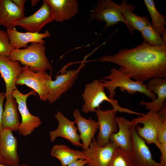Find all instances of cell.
<instances>
[{"instance_id": "cell-19", "label": "cell", "mask_w": 166, "mask_h": 166, "mask_svg": "<svg viewBox=\"0 0 166 166\" xmlns=\"http://www.w3.org/2000/svg\"><path fill=\"white\" fill-rule=\"evenodd\" d=\"M49 5L53 21L61 22L74 17L78 11L76 0H46Z\"/></svg>"}, {"instance_id": "cell-2", "label": "cell", "mask_w": 166, "mask_h": 166, "mask_svg": "<svg viewBox=\"0 0 166 166\" xmlns=\"http://www.w3.org/2000/svg\"><path fill=\"white\" fill-rule=\"evenodd\" d=\"M100 79L102 85L107 89L109 94L108 97L114 98L117 88L119 87L121 91H125L129 94H133L137 92L144 94L150 98L152 101L156 100V96L147 88L146 84L144 82L133 81L128 76L122 73L116 68H112L110 70V74Z\"/></svg>"}, {"instance_id": "cell-31", "label": "cell", "mask_w": 166, "mask_h": 166, "mask_svg": "<svg viewBox=\"0 0 166 166\" xmlns=\"http://www.w3.org/2000/svg\"><path fill=\"white\" fill-rule=\"evenodd\" d=\"M160 148L161 153L160 163L162 166H166V144H160Z\"/></svg>"}, {"instance_id": "cell-32", "label": "cell", "mask_w": 166, "mask_h": 166, "mask_svg": "<svg viewBox=\"0 0 166 166\" xmlns=\"http://www.w3.org/2000/svg\"><path fill=\"white\" fill-rule=\"evenodd\" d=\"M5 93L0 92V134L2 131V117L3 111V103Z\"/></svg>"}, {"instance_id": "cell-23", "label": "cell", "mask_w": 166, "mask_h": 166, "mask_svg": "<svg viewBox=\"0 0 166 166\" xmlns=\"http://www.w3.org/2000/svg\"><path fill=\"white\" fill-rule=\"evenodd\" d=\"M5 98L6 101L2 117V129H8L12 132L17 131L20 124L17 103L12 94Z\"/></svg>"}, {"instance_id": "cell-11", "label": "cell", "mask_w": 166, "mask_h": 166, "mask_svg": "<svg viewBox=\"0 0 166 166\" xmlns=\"http://www.w3.org/2000/svg\"><path fill=\"white\" fill-rule=\"evenodd\" d=\"M95 112L99 129L96 140L99 146L104 147L110 142L109 139L111 135L118 131V126L115 120L117 112L113 109L103 110L98 107Z\"/></svg>"}, {"instance_id": "cell-6", "label": "cell", "mask_w": 166, "mask_h": 166, "mask_svg": "<svg viewBox=\"0 0 166 166\" xmlns=\"http://www.w3.org/2000/svg\"><path fill=\"white\" fill-rule=\"evenodd\" d=\"M120 4L111 0H99L96 6L89 15V21L96 19L99 22H105L103 32L108 28L116 25L118 22L124 23L130 33L134 34V29L125 20L122 14Z\"/></svg>"}, {"instance_id": "cell-15", "label": "cell", "mask_w": 166, "mask_h": 166, "mask_svg": "<svg viewBox=\"0 0 166 166\" xmlns=\"http://www.w3.org/2000/svg\"><path fill=\"white\" fill-rule=\"evenodd\" d=\"M54 116L58 121V125L56 129L49 132L50 141L53 142L57 137H61L69 141L73 145L82 148L74 121L70 120L59 111H57Z\"/></svg>"}, {"instance_id": "cell-16", "label": "cell", "mask_w": 166, "mask_h": 166, "mask_svg": "<svg viewBox=\"0 0 166 166\" xmlns=\"http://www.w3.org/2000/svg\"><path fill=\"white\" fill-rule=\"evenodd\" d=\"M22 71V67L18 61H13L8 57L0 55V73L5 82V97L12 94L17 88L16 81Z\"/></svg>"}, {"instance_id": "cell-22", "label": "cell", "mask_w": 166, "mask_h": 166, "mask_svg": "<svg viewBox=\"0 0 166 166\" xmlns=\"http://www.w3.org/2000/svg\"><path fill=\"white\" fill-rule=\"evenodd\" d=\"M25 17L24 13L10 0H0V25L14 28L15 23Z\"/></svg>"}, {"instance_id": "cell-4", "label": "cell", "mask_w": 166, "mask_h": 166, "mask_svg": "<svg viewBox=\"0 0 166 166\" xmlns=\"http://www.w3.org/2000/svg\"><path fill=\"white\" fill-rule=\"evenodd\" d=\"M165 120L166 106L158 112L150 110L146 114L133 119L132 121L136 126L137 134L147 144H154L159 148L160 144L157 140V133L160 124Z\"/></svg>"}, {"instance_id": "cell-8", "label": "cell", "mask_w": 166, "mask_h": 166, "mask_svg": "<svg viewBox=\"0 0 166 166\" xmlns=\"http://www.w3.org/2000/svg\"><path fill=\"white\" fill-rule=\"evenodd\" d=\"M37 93L34 90L30 92L23 94L16 88L12 93V97L16 101L18 109L22 117V122L18 131L19 134L26 137L30 135L35 129L42 124L40 118L31 114L29 111L26 105L27 98L30 95L36 96Z\"/></svg>"}, {"instance_id": "cell-5", "label": "cell", "mask_w": 166, "mask_h": 166, "mask_svg": "<svg viewBox=\"0 0 166 166\" xmlns=\"http://www.w3.org/2000/svg\"><path fill=\"white\" fill-rule=\"evenodd\" d=\"M105 88L100 80L95 79L92 82L86 84L81 96L84 102L82 110L85 113L95 112L96 109L104 101H106L112 106L113 109L121 113H130L129 109L120 106L117 101L113 98H109L105 92Z\"/></svg>"}, {"instance_id": "cell-21", "label": "cell", "mask_w": 166, "mask_h": 166, "mask_svg": "<svg viewBox=\"0 0 166 166\" xmlns=\"http://www.w3.org/2000/svg\"><path fill=\"white\" fill-rule=\"evenodd\" d=\"M10 39L11 45L13 49H20L22 47L26 48L29 42H39L44 43V38L49 37L50 34L49 31L46 30L43 33L26 32H20L15 28L6 29Z\"/></svg>"}, {"instance_id": "cell-14", "label": "cell", "mask_w": 166, "mask_h": 166, "mask_svg": "<svg viewBox=\"0 0 166 166\" xmlns=\"http://www.w3.org/2000/svg\"><path fill=\"white\" fill-rule=\"evenodd\" d=\"M52 21L50 6L46 0H44L38 10L18 21L15 26H19L28 32L39 33L45 25Z\"/></svg>"}, {"instance_id": "cell-29", "label": "cell", "mask_w": 166, "mask_h": 166, "mask_svg": "<svg viewBox=\"0 0 166 166\" xmlns=\"http://www.w3.org/2000/svg\"><path fill=\"white\" fill-rule=\"evenodd\" d=\"M13 49L7 32L0 30V55L8 57Z\"/></svg>"}, {"instance_id": "cell-3", "label": "cell", "mask_w": 166, "mask_h": 166, "mask_svg": "<svg viewBox=\"0 0 166 166\" xmlns=\"http://www.w3.org/2000/svg\"><path fill=\"white\" fill-rule=\"evenodd\" d=\"M44 43L31 42L23 49H13L8 57L13 61H19L20 64L27 66L34 72L51 70V65L46 56Z\"/></svg>"}, {"instance_id": "cell-26", "label": "cell", "mask_w": 166, "mask_h": 166, "mask_svg": "<svg viewBox=\"0 0 166 166\" xmlns=\"http://www.w3.org/2000/svg\"><path fill=\"white\" fill-rule=\"evenodd\" d=\"M144 2L151 16L152 25L166 42L165 16L161 14L157 10L154 0H144Z\"/></svg>"}, {"instance_id": "cell-20", "label": "cell", "mask_w": 166, "mask_h": 166, "mask_svg": "<svg viewBox=\"0 0 166 166\" xmlns=\"http://www.w3.org/2000/svg\"><path fill=\"white\" fill-rule=\"evenodd\" d=\"M115 120L118 130L117 132L111 135L109 139L110 142L118 147L130 152L131 127L133 123L132 121L124 117H115Z\"/></svg>"}, {"instance_id": "cell-35", "label": "cell", "mask_w": 166, "mask_h": 166, "mask_svg": "<svg viewBox=\"0 0 166 166\" xmlns=\"http://www.w3.org/2000/svg\"><path fill=\"white\" fill-rule=\"evenodd\" d=\"M39 0H31L30 1L31 5L32 7L35 6L37 3L39 2Z\"/></svg>"}, {"instance_id": "cell-28", "label": "cell", "mask_w": 166, "mask_h": 166, "mask_svg": "<svg viewBox=\"0 0 166 166\" xmlns=\"http://www.w3.org/2000/svg\"><path fill=\"white\" fill-rule=\"evenodd\" d=\"M108 166H133L131 152L117 147Z\"/></svg>"}, {"instance_id": "cell-34", "label": "cell", "mask_w": 166, "mask_h": 166, "mask_svg": "<svg viewBox=\"0 0 166 166\" xmlns=\"http://www.w3.org/2000/svg\"><path fill=\"white\" fill-rule=\"evenodd\" d=\"M12 1L24 13L25 10L24 4L25 2L27 0H12Z\"/></svg>"}, {"instance_id": "cell-36", "label": "cell", "mask_w": 166, "mask_h": 166, "mask_svg": "<svg viewBox=\"0 0 166 166\" xmlns=\"http://www.w3.org/2000/svg\"><path fill=\"white\" fill-rule=\"evenodd\" d=\"M0 166H8L5 165L0 164ZM18 166H29L27 164H22L21 165H19Z\"/></svg>"}, {"instance_id": "cell-33", "label": "cell", "mask_w": 166, "mask_h": 166, "mask_svg": "<svg viewBox=\"0 0 166 166\" xmlns=\"http://www.w3.org/2000/svg\"><path fill=\"white\" fill-rule=\"evenodd\" d=\"M88 163L87 160L81 159L73 162L67 166H85Z\"/></svg>"}, {"instance_id": "cell-9", "label": "cell", "mask_w": 166, "mask_h": 166, "mask_svg": "<svg viewBox=\"0 0 166 166\" xmlns=\"http://www.w3.org/2000/svg\"><path fill=\"white\" fill-rule=\"evenodd\" d=\"M85 66L82 62L79 67L76 69L70 70L65 71L61 70L60 74L57 75L55 79L51 80L48 85L49 93L48 101L52 104L59 98L61 95L70 89L78 77L81 69Z\"/></svg>"}, {"instance_id": "cell-18", "label": "cell", "mask_w": 166, "mask_h": 166, "mask_svg": "<svg viewBox=\"0 0 166 166\" xmlns=\"http://www.w3.org/2000/svg\"><path fill=\"white\" fill-rule=\"evenodd\" d=\"M146 85L149 91L156 94V98L150 102L141 101L140 104L146 106L147 109L157 112L160 111L165 106L164 101L166 98V78L157 77L151 78L149 80Z\"/></svg>"}, {"instance_id": "cell-24", "label": "cell", "mask_w": 166, "mask_h": 166, "mask_svg": "<svg viewBox=\"0 0 166 166\" xmlns=\"http://www.w3.org/2000/svg\"><path fill=\"white\" fill-rule=\"evenodd\" d=\"M51 155L58 159L61 166H67L77 160L86 159V157L82 151H80L69 148L65 144H56L53 146Z\"/></svg>"}, {"instance_id": "cell-12", "label": "cell", "mask_w": 166, "mask_h": 166, "mask_svg": "<svg viewBox=\"0 0 166 166\" xmlns=\"http://www.w3.org/2000/svg\"><path fill=\"white\" fill-rule=\"evenodd\" d=\"M117 147L111 142L104 147H101L93 138L89 148L82 150L88 161L85 166H108Z\"/></svg>"}, {"instance_id": "cell-1", "label": "cell", "mask_w": 166, "mask_h": 166, "mask_svg": "<svg viewBox=\"0 0 166 166\" xmlns=\"http://www.w3.org/2000/svg\"><path fill=\"white\" fill-rule=\"evenodd\" d=\"M90 61L117 64L119 71L136 81L166 77V45L154 46L143 42L135 47L122 49L113 55Z\"/></svg>"}, {"instance_id": "cell-10", "label": "cell", "mask_w": 166, "mask_h": 166, "mask_svg": "<svg viewBox=\"0 0 166 166\" xmlns=\"http://www.w3.org/2000/svg\"><path fill=\"white\" fill-rule=\"evenodd\" d=\"M136 126L131 127L132 155L133 166H162L152 158L150 150L145 141L137 133Z\"/></svg>"}, {"instance_id": "cell-17", "label": "cell", "mask_w": 166, "mask_h": 166, "mask_svg": "<svg viewBox=\"0 0 166 166\" xmlns=\"http://www.w3.org/2000/svg\"><path fill=\"white\" fill-rule=\"evenodd\" d=\"M75 124H77V129L80 133V139L82 141L83 150H86L89 148L95 134L99 129L97 121L90 117L88 119L83 117L78 109L73 112Z\"/></svg>"}, {"instance_id": "cell-7", "label": "cell", "mask_w": 166, "mask_h": 166, "mask_svg": "<svg viewBox=\"0 0 166 166\" xmlns=\"http://www.w3.org/2000/svg\"><path fill=\"white\" fill-rule=\"evenodd\" d=\"M52 80L51 76L45 71L34 72L29 67H22V73L18 76L16 85H26L35 91L43 101L48 100V85Z\"/></svg>"}, {"instance_id": "cell-27", "label": "cell", "mask_w": 166, "mask_h": 166, "mask_svg": "<svg viewBox=\"0 0 166 166\" xmlns=\"http://www.w3.org/2000/svg\"><path fill=\"white\" fill-rule=\"evenodd\" d=\"M144 42L151 45L163 46L166 45L165 41L150 22L141 31Z\"/></svg>"}, {"instance_id": "cell-30", "label": "cell", "mask_w": 166, "mask_h": 166, "mask_svg": "<svg viewBox=\"0 0 166 166\" xmlns=\"http://www.w3.org/2000/svg\"><path fill=\"white\" fill-rule=\"evenodd\" d=\"M157 140L160 144H166V120L162 122L158 128Z\"/></svg>"}, {"instance_id": "cell-13", "label": "cell", "mask_w": 166, "mask_h": 166, "mask_svg": "<svg viewBox=\"0 0 166 166\" xmlns=\"http://www.w3.org/2000/svg\"><path fill=\"white\" fill-rule=\"evenodd\" d=\"M18 140L13 132L3 129L0 134V164L8 166L20 165Z\"/></svg>"}, {"instance_id": "cell-25", "label": "cell", "mask_w": 166, "mask_h": 166, "mask_svg": "<svg viewBox=\"0 0 166 166\" xmlns=\"http://www.w3.org/2000/svg\"><path fill=\"white\" fill-rule=\"evenodd\" d=\"M127 3V1L124 0L121 3L122 16L126 22L134 30L140 32L143 28L150 23L149 19L147 17H141L134 14L133 10L135 7Z\"/></svg>"}]
</instances>
